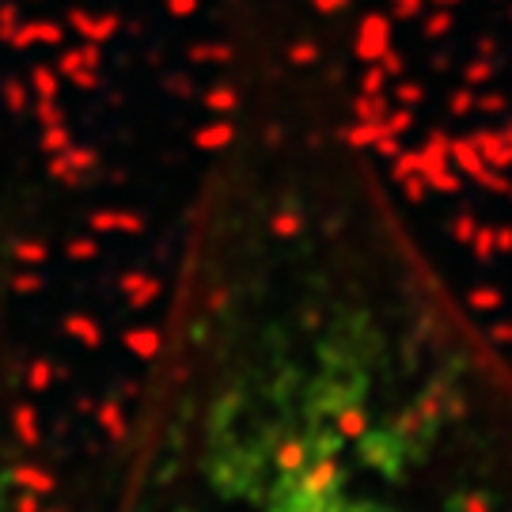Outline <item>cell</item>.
<instances>
[{
    "mask_svg": "<svg viewBox=\"0 0 512 512\" xmlns=\"http://www.w3.org/2000/svg\"><path fill=\"white\" fill-rule=\"evenodd\" d=\"M107 512H512V365L323 50H239Z\"/></svg>",
    "mask_w": 512,
    "mask_h": 512,
    "instance_id": "cell-1",
    "label": "cell"
}]
</instances>
